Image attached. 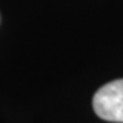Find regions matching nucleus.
I'll return each mask as SVG.
<instances>
[{
	"instance_id": "obj_1",
	"label": "nucleus",
	"mask_w": 123,
	"mask_h": 123,
	"mask_svg": "<svg viewBox=\"0 0 123 123\" xmlns=\"http://www.w3.org/2000/svg\"><path fill=\"white\" fill-rule=\"evenodd\" d=\"M93 108L104 120L123 123V79L112 81L98 89L93 97Z\"/></svg>"
}]
</instances>
